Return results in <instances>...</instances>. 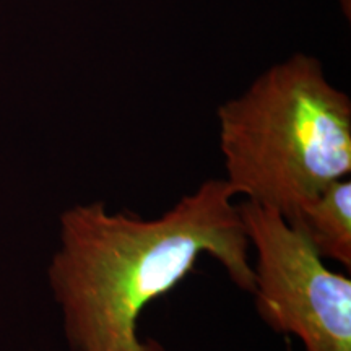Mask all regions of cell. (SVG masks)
I'll list each match as a JSON object with an SVG mask.
<instances>
[{
    "label": "cell",
    "mask_w": 351,
    "mask_h": 351,
    "mask_svg": "<svg viewBox=\"0 0 351 351\" xmlns=\"http://www.w3.org/2000/svg\"><path fill=\"white\" fill-rule=\"evenodd\" d=\"M225 179H208L161 217L77 205L60 218V249L49 278L73 351H165L138 337V319L195 269L215 258L236 287L252 293L249 239Z\"/></svg>",
    "instance_id": "cell-1"
},
{
    "label": "cell",
    "mask_w": 351,
    "mask_h": 351,
    "mask_svg": "<svg viewBox=\"0 0 351 351\" xmlns=\"http://www.w3.org/2000/svg\"><path fill=\"white\" fill-rule=\"evenodd\" d=\"M232 195L288 219L351 173V103L313 56L295 54L218 108Z\"/></svg>",
    "instance_id": "cell-2"
},
{
    "label": "cell",
    "mask_w": 351,
    "mask_h": 351,
    "mask_svg": "<svg viewBox=\"0 0 351 351\" xmlns=\"http://www.w3.org/2000/svg\"><path fill=\"white\" fill-rule=\"evenodd\" d=\"M287 221L322 258L351 267V182L339 179L298 207Z\"/></svg>",
    "instance_id": "cell-4"
},
{
    "label": "cell",
    "mask_w": 351,
    "mask_h": 351,
    "mask_svg": "<svg viewBox=\"0 0 351 351\" xmlns=\"http://www.w3.org/2000/svg\"><path fill=\"white\" fill-rule=\"evenodd\" d=\"M256 249L257 313L271 330L295 335L306 351H351V280L324 263L302 232L275 208L238 205Z\"/></svg>",
    "instance_id": "cell-3"
}]
</instances>
